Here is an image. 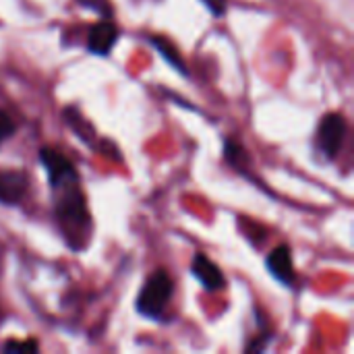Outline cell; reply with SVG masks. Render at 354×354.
<instances>
[{
    "label": "cell",
    "instance_id": "cell-1",
    "mask_svg": "<svg viewBox=\"0 0 354 354\" xmlns=\"http://www.w3.org/2000/svg\"><path fill=\"white\" fill-rule=\"evenodd\" d=\"M172 295V282L166 272H156L137 299V311L145 317H158Z\"/></svg>",
    "mask_w": 354,
    "mask_h": 354
},
{
    "label": "cell",
    "instance_id": "cell-2",
    "mask_svg": "<svg viewBox=\"0 0 354 354\" xmlns=\"http://www.w3.org/2000/svg\"><path fill=\"white\" fill-rule=\"evenodd\" d=\"M39 162L46 166L48 178H50V185L54 191L77 185V170L62 153H58L50 147H44L39 151Z\"/></svg>",
    "mask_w": 354,
    "mask_h": 354
},
{
    "label": "cell",
    "instance_id": "cell-3",
    "mask_svg": "<svg viewBox=\"0 0 354 354\" xmlns=\"http://www.w3.org/2000/svg\"><path fill=\"white\" fill-rule=\"evenodd\" d=\"M346 118L342 114H328L317 129V143L328 158H336L346 139Z\"/></svg>",
    "mask_w": 354,
    "mask_h": 354
},
{
    "label": "cell",
    "instance_id": "cell-4",
    "mask_svg": "<svg viewBox=\"0 0 354 354\" xmlns=\"http://www.w3.org/2000/svg\"><path fill=\"white\" fill-rule=\"evenodd\" d=\"M118 39V27L110 21V19H102L100 23H95L89 29L87 35V48L97 54V56H106L110 54V50L114 48Z\"/></svg>",
    "mask_w": 354,
    "mask_h": 354
},
{
    "label": "cell",
    "instance_id": "cell-5",
    "mask_svg": "<svg viewBox=\"0 0 354 354\" xmlns=\"http://www.w3.org/2000/svg\"><path fill=\"white\" fill-rule=\"evenodd\" d=\"M29 178L23 170H0V203H19L27 193Z\"/></svg>",
    "mask_w": 354,
    "mask_h": 354
},
{
    "label": "cell",
    "instance_id": "cell-6",
    "mask_svg": "<svg viewBox=\"0 0 354 354\" xmlns=\"http://www.w3.org/2000/svg\"><path fill=\"white\" fill-rule=\"evenodd\" d=\"M268 270L270 274L280 280L282 284H292L295 282V266H292V251L286 245L276 247L270 255H268Z\"/></svg>",
    "mask_w": 354,
    "mask_h": 354
},
{
    "label": "cell",
    "instance_id": "cell-7",
    "mask_svg": "<svg viewBox=\"0 0 354 354\" xmlns=\"http://www.w3.org/2000/svg\"><path fill=\"white\" fill-rule=\"evenodd\" d=\"M191 270H193L195 278L201 282V286H203L205 290L216 292V290L224 288V276H222L220 268H218L209 257H205V255H201V253L195 255V259H193V263H191Z\"/></svg>",
    "mask_w": 354,
    "mask_h": 354
},
{
    "label": "cell",
    "instance_id": "cell-8",
    "mask_svg": "<svg viewBox=\"0 0 354 354\" xmlns=\"http://www.w3.org/2000/svg\"><path fill=\"white\" fill-rule=\"evenodd\" d=\"M149 41H151V46H153L160 54H164V58H166L174 68H178L183 75H187V66H185V62H183V58H180L178 50H176L170 41H166V39H164V37H160V35H151V37H149Z\"/></svg>",
    "mask_w": 354,
    "mask_h": 354
},
{
    "label": "cell",
    "instance_id": "cell-9",
    "mask_svg": "<svg viewBox=\"0 0 354 354\" xmlns=\"http://www.w3.org/2000/svg\"><path fill=\"white\" fill-rule=\"evenodd\" d=\"M224 153H226V160H228L230 164H234L236 168H243V162H247V153H245V149H243L239 143L226 141Z\"/></svg>",
    "mask_w": 354,
    "mask_h": 354
},
{
    "label": "cell",
    "instance_id": "cell-10",
    "mask_svg": "<svg viewBox=\"0 0 354 354\" xmlns=\"http://www.w3.org/2000/svg\"><path fill=\"white\" fill-rule=\"evenodd\" d=\"M4 351L6 353H35L37 351V342H33V340H27V342L10 340V342L4 344Z\"/></svg>",
    "mask_w": 354,
    "mask_h": 354
},
{
    "label": "cell",
    "instance_id": "cell-11",
    "mask_svg": "<svg viewBox=\"0 0 354 354\" xmlns=\"http://www.w3.org/2000/svg\"><path fill=\"white\" fill-rule=\"evenodd\" d=\"M79 2H81L83 6H87V8L91 6V8L97 10L102 17H108V19L112 17V8H110V2H108V0H79Z\"/></svg>",
    "mask_w": 354,
    "mask_h": 354
},
{
    "label": "cell",
    "instance_id": "cell-12",
    "mask_svg": "<svg viewBox=\"0 0 354 354\" xmlns=\"http://www.w3.org/2000/svg\"><path fill=\"white\" fill-rule=\"evenodd\" d=\"M12 133H15V122L10 120L6 112L0 110V143H4Z\"/></svg>",
    "mask_w": 354,
    "mask_h": 354
},
{
    "label": "cell",
    "instance_id": "cell-13",
    "mask_svg": "<svg viewBox=\"0 0 354 354\" xmlns=\"http://www.w3.org/2000/svg\"><path fill=\"white\" fill-rule=\"evenodd\" d=\"M214 15H224L226 12V0H201Z\"/></svg>",
    "mask_w": 354,
    "mask_h": 354
}]
</instances>
